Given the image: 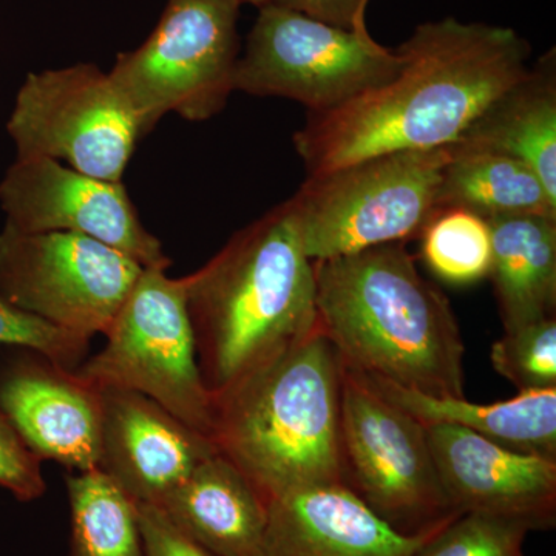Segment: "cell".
Returning <instances> with one entry per match:
<instances>
[{
	"label": "cell",
	"instance_id": "cell-1",
	"mask_svg": "<svg viewBox=\"0 0 556 556\" xmlns=\"http://www.w3.org/2000/svg\"><path fill=\"white\" fill-rule=\"evenodd\" d=\"M396 75L346 104L308 113L292 137L306 174L386 153L445 149L529 73L532 47L514 28L455 17L417 25Z\"/></svg>",
	"mask_w": 556,
	"mask_h": 556
},
{
	"label": "cell",
	"instance_id": "cell-2",
	"mask_svg": "<svg viewBox=\"0 0 556 556\" xmlns=\"http://www.w3.org/2000/svg\"><path fill=\"white\" fill-rule=\"evenodd\" d=\"M182 280L212 402L318 329L314 263L288 200L233 233Z\"/></svg>",
	"mask_w": 556,
	"mask_h": 556
},
{
	"label": "cell",
	"instance_id": "cell-3",
	"mask_svg": "<svg viewBox=\"0 0 556 556\" xmlns=\"http://www.w3.org/2000/svg\"><path fill=\"white\" fill-rule=\"evenodd\" d=\"M314 263L318 327L343 367L433 397H466L463 334L404 243Z\"/></svg>",
	"mask_w": 556,
	"mask_h": 556
},
{
	"label": "cell",
	"instance_id": "cell-4",
	"mask_svg": "<svg viewBox=\"0 0 556 556\" xmlns=\"http://www.w3.org/2000/svg\"><path fill=\"white\" fill-rule=\"evenodd\" d=\"M342 362L320 327L214 401L212 441L265 497L343 484Z\"/></svg>",
	"mask_w": 556,
	"mask_h": 556
},
{
	"label": "cell",
	"instance_id": "cell-5",
	"mask_svg": "<svg viewBox=\"0 0 556 556\" xmlns=\"http://www.w3.org/2000/svg\"><path fill=\"white\" fill-rule=\"evenodd\" d=\"M450 160V148L407 150L308 175L288 199L303 251L318 262L419 239Z\"/></svg>",
	"mask_w": 556,
	"mask_h": 556
},
{
	"label": "cell",
	"instance_id": "cell-6",
	"mask_svg": "<svg viewBox=\"0 0 556 556\" xmlns=\"http://www.w3.org/2000/svg\"><path fill=\"white\" fill-rule=\"evenodd\" d=\"M239 0H169L155 30L116 58L109 75L142 134L175 113L190 123L228 104L240 58Z\"/></svg>",
	"mask_w": 556,
	"mask_h": 556
},
{
	"label": "cell",
	"instance_id": "cell-7",
	"mask_svg": "<svg viewBox=\"0 0 556 556\" xmlns=\"http://www.w3.org/2000/svg\"><path fill=\"white\" fill-rule=\"evenodd\" d=\"M166 270H142L105 332L108 343L75 375L87 386L119 388L152 399L212 439L214 402L201 380L185 280L170 278Z\"/></svg>",
	"mask_w": 556,
	"mask_h": 556
},
{
	"label": "cell",
	"instance_id": "cell-8",
	"mask_svg": "<svg viewBox=\"0 0 556 556\" xmlns=\"http://www.w3.org/2000/svg\"><path fill=\"white\" fill-rule=\"evenodd\" d=\"M340 453L343 484L401 535L437 532L457 517L426 427L343 365Z\"/></svg>",
	"mask_w": 556,
	"mask_h": 556
},
{
	"label": "cell",
	"instance_id": "cell-9",
	"mask_svg": "<svg viewBox=\"0 0 556 556\" xmlns=\"http://www.w3.org/2000/svg\"><path fill=\"white\" fill-rule=\"evenodd\" d=\"M237 62L233 89L285 98L324 113L396 75L402 60L369 31H348L299 11L268 5Z\"/></svg>",
	"mask_w": 556,
	"mask_h": 556
},
{
	"label": "cell",
	"instance_id": "cell-10",
	"mask_svg": "<svg viewBox=\"0 0 556 556\" xmlns=\"http://www.w3.org/2000/svg\"><path fill=\"white\" fill-rule=\"evenodd\" d=\"M16 159H50L123 182L139 139L134 110L94 64L28 73L7 123Z\"/></svg>",
	"mask_w": 556,
	"mask_h": 556
},
{
	"label": "cell",
	"instance_id": "cell-11",
	"mask_svg": "<svg viewBox=\"0 0 556 556\" xmlns=\"http://www.w3.org/2000/svg\"><path fill=\"white\" fill-rule=\"evenodd\" d=\"M142 270L118 249L79 233L0 230V294L90 340L105 336Z\"/></svg>",
	"mask_w": 556,
	"mask_h": 556
},
{
	"label": "cell",
	"instance_id": "cell-12",
	"mask_svg": "<svg viewBox=\"0 0 556 556\" xmlns=\"http://www.w3.org/2000/svg\"><path fill=\"white\" fill-rule=\"evenodd\" d=\"M5 225L25 233L89 237L137 260L142 268L172 265L139 218L123 182L90 177L50 159H16L0 181Z\"/></svg>",
	"mask_w": 556,
	"mask_h": 556
},
{
	"label": "cell",
	"instance_id": "cell-13",
	"mask_svg": "<svg viewBox=\"0 0 556 556\" xmlns=\"http://www.w3.org/2000/svg\"><path fill=\"white\" fill-rule=\"evenodd\" d=\"M0 412L40 460L100 470V390L25 346L0 348Z\"/></svg>",
	"mask_w": 556,
	"mask_h": 556
},
{
	"label": "cell",
	"instance_id": "cell-14",
	"mask_svg": "<svg viewBox=\"0 0 556 556\" xmlns=\"http://www.w3.org/2000/svg\"><path fill=\"white\" fill-rule=\"evenodd\" d=\"M439 478L457 515L514 519L533 530L556 522V460L515 452L455 426H426Z\"/></svg>",
	"mask_w": 556,
	"mask_h": 556
},
{
	"label": "cell",
	"instance_id": "cell-15",
	"mask_svg": "<svg viewBox=\"0 0 556 556\" xmlns=\"http://www.w3.org/2000/svg\"><path fill=\"white\" fill-rule=\"evenodd\" d=\"M98 390L100 470L135 503L159 504L193 468L218 453L211 438L152 399L119 388Z\"/></svg>",
	"mask_w": 556,
	"mask_h": 556
},
{
	"label": "cell",
	"instance_id": "cell-16",
	"mask_svg": "<svg viewBox=\"0 0 556 556\" xmlns=\"http://www.w3.org/2000/svg\"><path fill=\"white\" fill-rule=\"evenodd\" d=\"M433 533L401 535L345 485L306 486L269 501L257 556H415Z\"/></svg>",
	"mask_w": 556,
	"mask_h": 556
},
{
	"label": "cell",
	"instance_id": "cell-17",
	"mask_svg": "<svg viewBox=\"0 0 556 556\" xmlns=\"http://www.w3.org/2000/svg\"><path fill=\"white\" fill-rule=\"evenodd\" d=\"M153 506L215 556H257L268 522L265 497L222 453Z\"/></svg>",
	"mask_w": 556,
	"mask_h": 556
},
{
	"label": "cell",
	"instance_id": "cell-18",
	"mask_svg": "<svg viewBox=\"0 0 556 556\" xmlns=\"http://www.w3.org/2000/svg\"><path fill=\"white\" fill-rule=\"evenodd\" d=\"M353 372L424 427L442 424L464 428L515 452L556 460V388L522 391L495 404H473L466 397L427 396L386 379Z\"/></svg>",
	"mask_w": 556,
	"mask_h": 556
},
{
	"label": "cell",
	"instance_id": "cell-19",
	"mask_svg": "<svg viewBox=\"0 0 556 556\" xmlns=\"http://www.w3.org/2000/svg\"><path fill=\"white\" fill-rule=\"evenodd\" d=\"M453 148L492 150L526 163L556 200V56L548 50Z\"/></svg>",
	"mask_w": 556,
	"mask_h": 556
},
{
	"label": "cell",
	"instance_id": "cell-20",
	"mask_svg": "<svg viewBox=\"0 0 556 556\" xmlns=\"http://www.w3.org/2000/svg\"><path fill=\"white\" fill-rule=\"evenodd\" d=\"M492 277L504 331L556 316V217L486 219Z\"/></svg>",
	"mask_w": 556,
	"mask_h": 556
},
{
	"label": "cell",
	"instance_id": "cell-21",
	"mask_svg": "<svg viewBox=\"0 0 556 556\" xmlns=\"http://www.w3.org/2000/svg\"><path fill=\"white\" fill-rule=\"evenodd\" d=\"M452 149L439 188L438 212L466 208L490 219L507 215L556 217V200L526 163L481 149Z\"/></svg>",
	"mask_w": 556,
	"mask_h": 556
},
{
	"label": "cell",
	"instance_id": "cell-22",
	"mask_svg": "<svg viewBox=\"0 0 556 556\" xmlns=\"http://www.w3.org/2000/svg\"><path fill=\"white\" fill-rule=\"evenodd\" d=\"M68 556H146L137 503L101 470L68 475Z\"/></svg>",
	"mask_w": 556,
	"mask_h": 556
},
{
	"label": "cell",
	"instance_id": "cell-23",
	"mask_svg": "<svg viewBox=\"0 0 556 556\" xmlns=\"http://www.w3.org/2000/svg\"><path fill=\"white\" fill-rule=\"evenodd\" d=\"M420 255L433 276L453 287L489 277L492 232L485 218L466 208H442L419 237Z\"/></svg>",
	"mask_w": 556,
	"mask_h": 556
},
{
	"label": "cell",
	"instance_id": "cell-24",
	"mask_svg": "<svg viewBox=\"0 0 556 556\" xmlns=\"http://www.w3.org/2000/svg\"><path fill=\"white\" fill-rule=\"evenodd\" d=\"M490 361L519 393L556 388V316L506 331Z\"/></svg>",
	"mask_w": 556,
	"mask_h": 556
},
{
	"label": "cell",
	"instance_id": "cell-25",
	"mask_svg": "<svg viewBox=\"0 0 556 556\" xmlns=\"http://www.w3.org/2000/svg\"><path fill=\"white\" fill-rule=\"evenodd\" d=\"M529 527L492 515L463 514L437 530L415 556H526Z\"/></svg>",
	"mask_w": 556,
	"mask_h": 556
},
{
	"label": "cell",
	"instance_id": "cell-26",
	"mask_svg": "<svg viewBox=\"0 0 556 556\" xmlns=\"http://www.w3.org/2000/svg\"><path fill=\"white\" fill-rule=\"evenodd\" d=\"M25 346L75 371L87 358L90 339L65 331L11 305L0 294V348Z\"/></svg>",
	"mask_w": 556,
	"mask_h": 556
},
{
	"label": "cell",
	"instance_id": "cell-27",
	"mask_svg": "<svg viewBox=\"0 0 556 556\" xmlns=\"http://www.w3.org/2000/svg\"><path fill=\"white\" fill-rule=\"evenodd\" d=\"M0 489L21 503H31L46 493L42 460L25 445L0 412Z\"/></svg>",
	"mask_w": 556,
	"mask_h": 556
},
{
	"label": "cell",
	"instance_id": "cell-28",
	"mask_svg": "<svg viewBox=\"0 0 556 556\" xmlns=\"http://www.w3.org/2000/svg\"><path fill=\"white\" fill-rule=\"evenodd\" d=\"M146 556H215L181 532L160 507L137 504Z\"/></svg>",
	"mask_w": 556,
	"mask_h": 556
},
{
	"label": "cell",
	"instance_id": "cell-29",
	"mask_svg": "<svg viewBox=\"0 0 556 556\" xmlns=\"http://www.w3.org/2000/svg\"><path fill=\"white\" fill-rule=\"evenodd\" d=\"M371 0H273L274 5L299 11L314 20L348 31H368L367 9Z\"/></svg>",
	"mask_w": 556,
	"mask_h": 556
},
{
	"label": "cell",
	"instance_id": "cell-30",
	"mask_svg": "<svg viewBox=\"0 0 556 556\" xmlns=\"http://www.w3.org/2000/svg\"><path fill=\"white\" fill-rule=\"evenodd\" d=\"M270 2H273V0H239L240 5L249 3V5H255L257 9H262V7L268 5Z\"/></svg>",
	"mask_w": 556,
	"mask_h": 556
}]
</instances>
